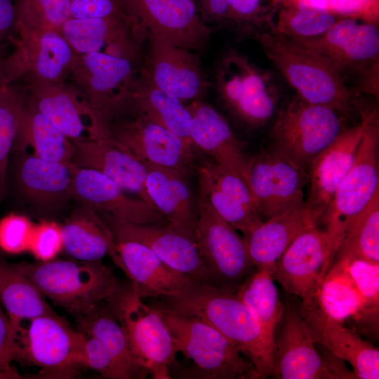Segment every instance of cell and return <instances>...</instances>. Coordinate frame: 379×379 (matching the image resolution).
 <instances>
[{
  "mask_svg": "<svg viewBox=\"0 0 379 379\" xmlns=\"http://www.w3.org/2000/svg\"><path fill=\"white\" fill-rule=\"evenodd\" d=\"M236 291L198 282L185 295L161 302L197 317L218 330L255 366L259 378H278L274 339Z\"/></svg>",
  "mask_w": 379,
  "mask_h": 379,
  "instance_id": "obj_1",
  "label": "cell"
},
{
  "mask_svg": "<svg viewBox=\"0 0 379 379\" xmlns=\"http://www.w3.org/2000/svg\"><path fill=\"white\" fill-rule=\"evenodd\" d=\"M15 265L44 297L76 317L107 302L122 286L101 261L54 258Z\"/></svg>",
  "mask_w": 379,
  "mask_h": 379,
  "instance_id": "obj_2",
  "label": "cell"
},
{
  "mask_svg": "<svg viewBox=\"0 0 379 379\" xmlns=\"http://www.w3.org/2000/svg\"><path fill=\"white\" fill-rule=\"evenodd\" d=\"M258 41L278 73L305 101L330 107L341 114L352 108L353 93L323 59L274 29L258 34Z\"/></svg>",
  "mask_w": 379,
  "mask_h": 379,
  "instance_id": "obj_3",
  "label": "cell"
},
{
  "mask_svg": "<svg viewBox=\"0 0 379 379\" xmlns=\"http://www.w3.org/2000/svg\"><path fill=\"white\" fill-rule=\"evenodd\" d=\"M161 315L178 352L192 362L187 376L203 379H258L255 366L218 330L201 319L152 305Z\"/></svg>",
  "mask_w": 379,
  "mask_h": 379,
  "instance_id": "obj_4",
  "label": "cell"
},
{
  "mask_svg": "<svg viewBox=\"0 0 379 379\" xmlns=\"http://www.w3.org/2000/svg\"><path fill=\"white\" fill-rule=\"evenodd\" d=\"M289 39L319 56L345 83L348 77L354 78L353 93L378 99V25L342 18L317 36Z\"/></svg>",
  "mask_w": 379,
  "mask_h": 379,
  "instance_id": "obj_5",
  "label": "cell"
},
{
  "mask_svg": "<svg viewBox=\"0 0 379 379\" xmlns=\"http://www.w3.org/2000/svg\"><path fill=\"white\" fill-rule=\"evenodd\" d=\"M213 78L218 98L244 125L260 128L273 117L281 88L272 71L261 68L244 54L230 48L219 58Z\"/></svg>",
  "mask_w": 379,
  "mask_h": 379,
  "instance_id": "obj_6",
  "label": "cell"
},
{
  "mask_svg": "<svg viewBox=\"0 0 379 379\" xmlns=\"http://www.w3.org/2000/svg\"><path fill=\"white\" fill-rule=\"evenodd\" d=\"M105 137L146 165L186 173L194 163L192 145L135 108L124 95L104 119Z\"/></svg>",
  "mask_w": 379,
  "mask_h": 379,
  "instance_id": "obj_7",
  "label": "cell"
},
{
  "mask_svg": "<svg viewBox=\"0 0 379 379\" xmlns=\"http://www.w3.org/2000/svg\"><path fill=\"white\" fill-rule=\"evenodd\" d=\"M334 109L308 102L295 94L282 109L270 131V149L300 170L343 131Z\"/></svg>",
  "mask_w": 379,
  "mask_h": 379,
  "instance_id": "obj_8",
  "label": "cell"
},
{
  "mask_svg": "<svg viewBox=\"0 0 379 379\" xmlns=\"http://www.w3.org/2000/svg\"><path fill=\"white\" fill-rule=\"evenodd\" d=\"M123 326L137 364L154 379H169L178 353L159 311L144 303L131 284L107 302Z\"/></svg>",
  "mask_w": 379,
  "mask_h": 379,
  "instance_id": "obj_9",
  "label": "cell"
},
{
  "mask_svg": "<svg viewBox=\"0 0 379 379\" xmlns=\"http://www.w3.org/2000/svg\"><path fill=\"white\" fill-rule=\"evenodd\" d=\"M378 141V114L376 110H372L354 162L339 183L321 220L330 240L332 261L353 220L379 191Z\"/></svg>",
  "mask_w": 379,
  "mask_h": 379,
  "instance_id": "obj_10",
  "label": "cell"
},
{
  "mask_svg": "<svg viewBox=\"0 0 379 379\" xmlns=\"http://www.w3.org/2000/svg\"><path fill=\"white\" fill-rule=\"evenodd\" d=\"M15 31L18 37L13 52L0 60V81H64L77 53L60 31L22 23L15 24Z\"/></svg>",
  "mask_w": 379,
  "mask_h": 379,
  "instance_id": "obj_11",
  "label": "cell"
},
{
  "mask_svg": "<svg viewBox=\"0 0 379 379\" xmlns=\"http://www.w3.org/2000/svg\"><path fill=\"white\" fill-rule=\"evenodd\" d=\"M84 337L58 314L38 317L19 331L14 361L39 367L41 378H72L84 367Z\"/></svg>",
  "mask_w": 379,
  "mask_h": 379,
  "instance_id": "obj_12",
  "label": "cell"
},
{
  "mask_svg": "<svg viewBox=\"0 0 379 379\" xmlns=\"http://www.w3.org/2000/svg\"><path fill=\"white\" fill-rule=\"evenodd\" d=\"M197 207L195 244L213 284L237 290L255 269L246 241L215 211L201 190Z\"/></svg>",
  "mask_w": 379,
  "mask_h": 379,
  "instance_id": "obj_13",
  "label": "cell"
},
{
  "mask_svg": "<svg viewBox=\"0 0 379 379\" xmlns=\"http://www.w3.org/2000/svg\"><path fill=\"white\" fill-rule=\"evenodd\" d=\"M135 32L149 33L174 46L201 52L213 28L201 18L194 0H119Z\"/></svg>",
  "mask_w": 379,
  "mask_h": 379,
  "instance_id": "obj_14",
  "label": "cell"
},
{
  "mask_svg": "<svg viewBox=\"0 0 379 379\" xmlns=\"http://www.w3.org/2000/svg\"><path fill=\"white\" fill-rule=\"evenodd\" d=\"M274 338V358L278 378H354L352 372L324 359L314 347L310 331L300 310L285 307Z\"/></svg>",
  "mask_w": 379,
  "mask_h": 379,
  "instance_id": "obj_15",
  "label": "cell"
},
{
  "mask_svg": "<svg viewBox=\"0 0 379 379\" xmlns=\"http://www.w3.org/2000/svg\"><path fill=\"white\" fill-rule=\"evenodd\" d=\"M141 71L158 88L184 100H203L211 84L197 55L146 34Z\"/></svg>",
  "mask_w": 379,
  "mask_h": 379,
  "instance_id": "obj_16",
  "label": "cell"
},
{
  "mask_svg": "<svg viewBox=\"0 0 379 379\" xmlns=\"http://www.w3.org/2000/svg\"><path fill=\"white\" fill-rule=\"evenodd\" d=\"M142 58L105 52L77 53L69 73L72 86L102 120L115 100L140 70Z\"/></svg>",
  "mask_w": 379,
  "mask_h": 379,
  "instance_id": "obj_17",
  "label": "cell"
},
{
  "mask_svg": "<svg viewBox=\"0 0 379 379\" xmlns=\"http://www.w3.org/2000/svg\"><path fill=\"white\" fill-rule=\"evenodd\" d=\"M308 173L271 149L249 159L248 185L262 221L302 202Z\"/></svg>",
  "mask_w": 379,
  "mask_h": 379,
  "instance_id": "obj_18",
  "label": "cell"
},
{
  "mask_svg": "<svg viewBox=\"0 0 379 379\" xmlns=\"http://www.w3.org/2000/svg\"><path fill=\"white\" fill-rule=\"evenodd\" d=\"M331 262L327 232L315 226L291 242L272 268L271 277L287 293L299 297L301 305H307Z\"/></svg>",
  "mask_w": 379,
  "mask_h": 379,
  "instance_id": "obj_19",
  "label": "cell"
},
{
  "mask_svg": "<svg viewBox=\"0 0 379 379\" xmlns=\"http://www.w3.org/2000/svg\"><path fill=\"white\" fill-rule=\"evenodd\" d=\"M99 215L114 239L140 243L173 269L197 281L214 286L195 242L168 225L135 224Z\"/></svg>",
  "mask_w": 379,
  "mask_h": 379,
  "instance_id": "obj_20",
  "label": "cell"
},
{
  "mask_svg": "<svg viewBox=\"0 0 379 379\" xmlns=\"http://www.w3.org/2000/svg\"><path fill=\"white\" fill-rule=\"evenodd\" d=\"M114 241L109 255L142 299L179 298L199 282L168 266L140 243L126 239Z\"/></svg>",
  "mask_w": 379,
  "mask_h": 379,
  "instance_id": "obj_21",
  "label": "cell"
},
{
  "mask_svg": "<svg viewBox=\"0 0 379 379\" xmlns=\"http://www.w3.org/2000/svg\"><path fill=\"white\" fill-rule=\"evenodd\" d=\"M71 198L99 214L135 224H166L154 205L133 199L116 182L104 174L72 164Z\"/></svg>",
  "mask_w": 379,
  "mask_h": 379,
  "instance_id": "obj_22",
  "label": "cell"
},
{
  "mask_svg": "<svg viewBox=\"0 0 379 379\" xmlns=\"http://www.w3.org/2000/svg\"><path fill=\"white\" fill-rule=\"evenodd\" d=\"M72 142L74 151L71 164L98 171L126 192L136 194L139 199L154 205L145 187L147 165L107 137Z\"/></svg>",
  "mask_w": 379,
  "mask_h": 379,
  "instance_id": "obj_23",
  "label": "cell"
},
{
  "mask_svg": "<svg viewBox=\"0 0 379 379\" xmlns=\"http://www.w3.org/2000/svg\"><path fill=\"white\" fill-rule=\"evenodd\" d=\"M371 111L361 109V121L343 130L335 140L311 161L307 204L326 213L335 192L351 168Z\"/></svg>",
  "mask_w": 379,
  "mask_h": 379,
  "instance_id": "obj_24",
  "label": "cell"
},
{
  "mask_svg": "<svg viewBox=\"0 0 379 379\" xmlns=\"http://www.w3.org/2000/svg\"><path fill=\"white\" fill-rule=\"evenodd\" d=\"M300 310L314 343L325 347L335 357L352 368L355 379L379 378V350L352 329L327 317L314 304Z\"/></svg>",
  "mask_w": 379,
  "mask_h": 379,
  "instance_id": "obj_25",
  "label": "cell"
},
{
  "mask_svg": "<svg viewBox=\"0 0 379 379\" xmlns=\"http://www.w3.org/2000/svg\"><path fill=\"white\" fill-rule=\"evenodd\" d=\"M324 215V211L303 201L255 226L244 236L255 268L272 271L291 242L302 232L317 226Z\"/></svg>",
  "mask_w": 379,
  "mask_h": 379,
  "instance_id": "obj_26",
  "label": "cell"
},
{
  "mask_svg": "<svg viewBox=\"0 0 379 379\" xmlns=\"http://www.w3.org/2000/svg\"><path fill=\"white\" fill-rule=\"evenodd\" d=\"M26 96L37 111L70 140L84 139L83 135L91 128L86 126L84 118L88 117L100 127L98 114L80 98L73 87L65 81L48 82L41 80H25Z\"/></svg>",
  "mask_w": 379,
  "mask_h": 379,
  "instance_id": "obj_27",
  "label": "cell"
},
{
  "mask_svg": "<svg viewBox=\"0 0 379 379\" xmlns=\"http://www.w3.org/2000/svg\"><path fill=\"white\" fill-rule=\"evenodd\" d=\"M187 107L192 115L193 145L208 153L215 164L239 177L248 187L249 159L226 119L203 100H192Z\"/></svg>",
  "mask_w": 379,
  "mask_h": 379,
  "instance_id": "obj_28",
  "label": "cell"
},
{
  "mask_svg": "<svg viewBox=\"0 0 379 379\" xmlns=\"http://www.w3.org/2000/svg\"><path fill=\"white\" fill-rule=\"evenodd\" d=\"M185 173L147 165L145 187L152 204L166 224L195 242L197 207Z\"/></svg>",
  "mask_w": 379,
  "mask_h": 379,
  "instance_id": "obj_29",
  "label": "cell"
},
{
  "mask_svg": "<svg viewBox=\"0 0 379 379\" xmlns=\"http://www.w3.org/2000/svg\"><path fill=\"white\" fill-rule=\"evenodd\" d=\"M16 175L21 192L36 206L53 209L71 198L72 164L24 157Z\"/></svg>",
  "mask_w": 379,
  "mask_h": 379,
  "instance_id": "obj_30",
  "label": "cell"
},
{
  "mask_svg": "<svg viewBox=\"0 0 379 379\" xmlns=\"http://www.w3.org/2000/svg\"><path fill=\"white\" fill-rule=\"evenodd\" d=\"M124 95L135 108L193 146L190 139L192 115L187 105L158 88L141 69Z\"/></svg>",
  "mask_w": 379,
  "mask_h": 379,
  "instance_id": "obj_31",
  "label": "cell"
},
{
  "mask_svg": "<svg viewBox=\"0 0 379 379\" xmlns=\"http://www.w3.org/2000/svg\"><path fill=\"white\" fill-rule=\"evenodd\" d=\"M63 248L75 260L101 261L110 254L114 237L100 215L81 204L61 225Z\"/></svg>",
  "mask_w": 379,
  "mask_h": 379,
  "instance_id": "obj_32",
  "label": "cell"
},
{
  "mask_svg": "<svg viewBox=\"0 0 379 379\" xmlns=\"http://www.w3.org/2000/svg\"><path fill=\"white\" fill-rule=\"evenodd\" d=\"M0 303L18 333L23 320L57 314L45 297L16 266L0 257Z\"/></svg>",
  "mask_w": 379,
  "mask_h": 379,
  "instance_id": "obj_33",
  "label": "cell"
},
{
  "mask_svg": "<svg viewBox=\"0 0 379 379\" xmlns=\"http://www.w3.org/2000/svg\"><path fill=\"white\" fill-rule=\"evenodd\" d=\"M77 320L78 330L101 343L127 379L145 378L148 375L135 360L126 331L107 302L77 317Z\"/></svg>",
  "mask_w": 379,
  "mask_h": 379,
  "instance_id": "obj_34",
  "label": "cell"
},
{
  "mask_svg": "<svg viewBox=\"0 0 379 379\" xmlns=\"http://www.w3.org/2000/svg\"><path fill=\"white\" fill-rule=\"evenodd\" d=\"M25 98L13 149L22 150L29 145L36 157L45 160L71 164L74 151L72 140L41 114L26 95Z\"/></svg>",
  "mask_w": 379,
  "mask_h": 379,
  "instance_id": "obj_35",
  "label": "cell"
},
{
  "mask_svg": "<svg viewBox=\"0 0 379 379\" xmlns=\"http://www.w3.org/2000/svg\"><path fill=\"white\" fill-rule=\"evenodd\" d=\"M329 319L343 324L356 322L363 311L362 298L352 279L338 262H333L319 281L312 302Z\"/></svg>",
  "mask_w": 379,
  "mask_h": 379,
  "instance_id": "obj_36",
  "label": "cell"
},
{
  "mask_svg": "<svg viewBox=\"0 0 379 379\" xmlns=\"http://www.w3.org/2000/svg\"><path fill=\"white\" fill-rule=\"evenodd\" d=\"M239 298L250 308L261 325L274 339L282 319L284 305L267 268H255L236 291Z\"/></svg>",
  "mask_w": 379,
  "mask_h": 379,
  "instance_id": "obj_37",
  "label": "cell"
},
{
  "mask_svg": "<svg viewBox=\"0 0 379 379\" xmlns=\"http://www.w3.org/2000/svg\"><path fill=\"white\" fill-rule=\"evenodd\" d=\"M350 258L379 263V191L349 227L333 261Z\"/></svg>",
  "mask_w": 379,
  "mask_h": 379,
  "instance_id": "obj_38",
  "label": "cell"
},
{
  "mask_svg": "<svg viewBox=\"0 0 379 379\" xmlns=\"http://www.w3.org/2000/svg\"><path fill=\"white\" fill-rule=\"evenodd\" d=\"M333 262L343 267L362 298L363 311L356 323L366 332L375 335L378 333L379 263L360 258L335 260Z\"/></svg>",
  "mask_w": 379,
  "mask_h": 379,
  "instance_id": "obj_39",
  "label": "cell"
},
{
  "mask_svg": "<svg viewBox=\"0 0 379 379\" xmlns=\"http://www.w3.org/2000/svg\"><path fill=\"white\" fill-rule=\"evenodd\" d=\"M342 18L328 11L291 3H280L274 30L288 38L307 39L326 32Z\"/></svg>",
  "mask_w": 379,
  "mask_h": 379,
  "instance_id": "obj_40",
  "label": "cell"
},
{
  "mask_svg": "<svg viewBox=\"0 0 379 379\" xmlns=\"http://www.w3.org/2000/svg\"><path fill=\"white\" fill-rule=\"evenodd\" d=\"M25 95L14 83L0 81V201L6 188L9 156L18 136Z\"/></svg>",
  "mask_w": 379,
  "mask_h": 379,
  "instance_id": "obj_41",
  "label": "cell"
},
{
  "mask_svg": "<svg viewBox=\"0 0 379 379\" xmlns=\"http://www.w3.org/2000/svg\"><path fill=\"white\" fill-rule=\"evenodd\" d=\"M200 190L204 192L215 211L244 236L262 220L244 206L224 192L204 166L197 168Z\"/></svg>",
  "mask_w": 379,
  "mask_h": 379,
  "instance_id": "obj_42",
  "label": "cell"
},
{
  "mask_svg": "<svg viewBox=\"0 0 379 379\" xmlns=\"http://www.w3.org/2000/svg\"><path fill=\"white\" fill-rule=\"evenodd\" d=\"M237 24L239 41L255 38L263 32L274 29V18L279 0H227Z\"/></svg>",
  "mask_w": 379,
  "mask_h": 379,
  "instance_id": "obj_43",
  "label": "cell"
},
{
  "mask_svg": "<svg viewBox=\"0 0 379 379\" xmlns=\"http://www.w3.org/2000/svg\"><path fill=\"white\" fill-rule=\"evenodd\" d=\"M16 22L60 31L71 18L70 0H15Z\"/></svg>",
  "mask_w": 379,
  "mask_h": 379,
  "instance_id": "obj_44",
  "label": "cell"
},
{
  "mask_svg": "<svg viewBox=\"0 0 379 379\" xmlns=\"http://www.w3.org/2000/svg\"><path fill=\"white\" fill-rule=\"evenodd\" d=\"M328 11L341 18L379 24V0H279Z\"/></svg>",
  "mask_w": 379,
  "mask_h": 379,
  "instance_id": "obj_45",
  "label": "cell"
},
{
  "mask_svg": "<svg viewBox=\"0 0 379 379\" xmlns=\"http://www.w3.org/2000/svg\"><path fill=\"white\" fill-rule=\"evenodd\" d=\"M34 225L21 214L10 213L0 219V248L9 254L29 251Z\"/></svg>",
  "mask_w": 379,
  "mask_h": 379,
  "instance_id": "obj_46",
  "label": "cell"
},
{
  "mask_svg": "<svg viewBox=\"0 0 379 379\" xmlns=\"http://www.w3.org/2000/svg\"><path fill=\"white\" fill-rule=\"evenodd\" d=\"M62 248L60 225L53 221H42L34 225L29 251L38 261L55 258Z\"/></svg>",
  "mask_w": 379,
  "mask_h": 379,
  "instance_id": "obj_47",
  "label": "cell"
},
{
  "mask_svg": "<svg viewBox=\"0 0 379 379\" xmlns=\"http://www.w3.org/2000/svg\"><path fill=\"white\" fill-rule=\"evenodd\" d=\"M83 354V366L96 371L102 378L127 379L125 373L102 343L86 334L84 337Z\"/></svg>",
  "mask_w": 379,
  "mask_h": 379,
  "instance_id": "obj_48",
  "label": "cell"
},
{
  "mask_svg": "<svg viewBox=\"0 0 379 379\" xmlns=\"http://www.w3.org/2000/svg\"><path fill=\"white\" fill-rule=\"evenodd\" d=\"M204 166L224 192L241 204L249 211L258 215L251 190L239 177L213 161L206 164Z\"/></svg>",
  "mask_w": 379,
  "mask_h": 379,
  "instance_id": "obj_49",
  "label": "cell"
},
{
  "mask_svg": "<svg viewBox=\"0 0 379 379\" xmlns=\"http://www.w3.org/2000/svg\"><path fill=\"white\" fill-rule=\"evenodd\" d=\"M194 1L201 18L206 24L227 29L236 36L237 24L227 0H194Z\"/></svg>",
  "mask_w": 379,
  "mask_h": 379,
  "instance_id": "obj_50",
  "label": "cell"
},
{
  "mask_svg": "<svg viewBox=\"0 0 379 379\" xmlns=\"http://www.w3.org/2000/svg\"><path fill=\"white\" fill-rule=\"evenodd\" d=\"M70 14L74 18H126L119 0H70Z\"/></svg>",
  "mask_w": 379,
  "mask_h": 379,
  "instance_id": "obj_51",
  "label": "cell"
},
{
  "mask_svg": "<svg viewBox=\"0 0 379 379\" xmlns=\"http://www.w3.org/2000/svg\"><path fill=\"white\" fill-rule=\"evenodd\" d=\"M18 333L13 329L10 318L0 303V361L12 365L15 359Z\"/></svg>",
  "mask_w": 379,
  "mask_h": 379,
  "instance_id": "obj_52",
  "label": "cell"
},
{
  "mask_svg": "<svg viewBox=\"0 0 379 379\" xmlns=\"http://www.w3.org/2000/svg\"><path fill=\"white\" fill-rule=\"evenodd\" d=\"M16 14L14 0H0V41L15 31Z\"/></svg>",
  "mask_w": 379,
  "mask_h": 379,
  "instance_id": "obj_53",
  "label": "cell"
},
{
  "mask_svg": "<svg viewBox=\"0 0 379 379\" xmlns=\"http://www.w3.org/2000/svg\"><path fill=\"white\" fill-rule=\"evenodd\" d=\"M26 378L20 374L12 365H6L0 361V379H19Z\"/></svg>",
  "mask_w": 379,
  "mask_h": 379,
  "instance_id": "obj_54",
  "label": "cell"
}]
</instances>
